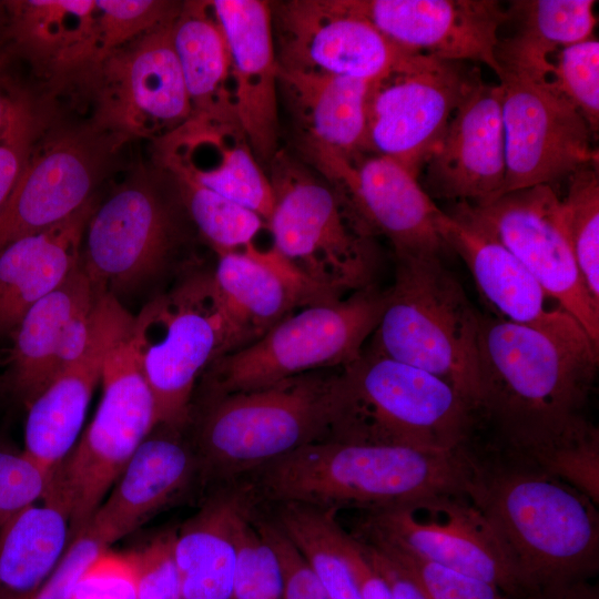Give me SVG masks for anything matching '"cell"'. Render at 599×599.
Returning <instances> with one entry per match:
<instances>
[{
	"mask_svg": "<svg viewBox=\"0 0 599 599\" xmlns=\"http://www.w3.org/2000/svg\"><path fill=\"white\" fill-rule=\"evenodd\" d=\"M173 540L174 532H167L144 548L132 551L136 569L138 599H181Z\"/></svg>",
	"mask_w": 599,
	"mask_h": 599,
	"instance_id": "7dc6e473",
	"label": "cell"
},
{
	"mask_svg": "<svg viewBox=\"0 0 599 599\" xmlns=\"http://www.w3.org/2000/svg\"><path fill=\"white\" fill-rule=\"evenodd\" d=\"M183 432L159 424L83 528L110 546L173 499L199 471L194 446Z\"/></svg>",
	"mask_w": 599,
	"mask_h": 599,
	"instance_id": "83f0119b",
	"label": "cell"
},
{
	"mask_svg": "<svg viewBox=\"0 0 599 599\" xmlns=\"http://www.w3.org/2000/svg\"><path fill=\"white\" fill-rule=\"evenodd\" d=\"M190 227L175 182L166 187L134 177L97 204L84 232L82 267L98 295L110 294L125 307L130 300L151 298L196 266Z\"/></svg>",
	"mask_w": 599,
	"mask_h": 599,
	"instance_id": "5b68a950",
	"label": "cell"
},
{
	"mask_svg": "<svg viewBox=\"0 0 599 599\" xmlns=\"http://www.w3.org/2000/svg\"><path fill=\"white\" fill-rule=\"evenodd\" d=\"M98 57L104 58L124 42L171 22L182 4L154 0H97Z\"/></svg>",
	"mask_w": 599,
	"mask_h": 599,
	"instance_id": "7bdbcfd3",
	"label": "cell"
},
{
	"mask_svg": "<svg viewBox=\"0 0 599 599\" xmlns=\"http://www.w3.org/2000/svg\"><path fill=\"white\" fill-rule=\"evenodd\" d=\"M355 537L390 558L426 599H509L493 583L419 558L390 544Z\"/></svg>",
	"mask_w": 599,
	"mask_h": 599,
	"instance_id": "b9f144b4",
	"label": "cell"
},
{
	"mask_svg": "<svg viewBox=\"0 0 599 599\" xmlns=\"http://www.w3.org/2000/svg\"><path fill=\"white\" fill-rule=\"evenodd\" d=\"M403 49L481 62L497 75L498 31L509 13L495 0H342Z\"/></svg>",
	"mask_w": 599,
	"mask_h": 599,
	"instance_id": "ac0fdd59",
	"label": "cell"
},
{
	"mask_svg": "<svg viewBox=\"0 0 599 599\" xmlns=\"http://www.w3.org/2000/svg\"><path fill=\"white\" fill-rule=\"evenodd\" d=\"M278 69L373 81L407 51L342 0L271 2Z\"/></svg>",
	"mask_w": 599,
	"mask_h": 599,
	"instance_id": "2e32d148",
	"label": "cell"
},
{
	"mask_svg": "<svg viewBox=\"0 0 599 599\" xmlns=\"http://www.w3.org/2000/svg\"><path fill=\"white\" fill-rule=\"evenodd\" d=\"M99 296L80 264L20 321L11 336L8 384L26 407L84 352Z\"/></svg>",
	"mask_w": 599,
	"mask_h": 599,
	"instance_id": "603a6c76",
	"label": "cell"
},
{
	"mask_svg": "<svg viewBox=\"0 0 599 599\" xmlns=\"http://www.w3.org/2000/svg\"><path fill=\"white\" fill-rule=\"evenodd\" d=\"M165 138L173 176L234 201L267 223L274 206L271 182L238 123L191 118Z\"/></svg>",
	"mask_w": 599,
	"mask_h": 599,
	"instance_id": "4316f807",
	"label": "cell"
},
{
	"mask_svg": "<svg viewBox=\"0 0 599 599\" xmlns=\"http://www.w3.org/2000/svg\"><path fill=\"white\" fill-rule=\"evenodd\" d=\"M211 4L230 53L238 123L257 162H271L280 134L271 2L214 0Z\"/></svg>",
	"mask_w": 599,
	"mask_h": 599,
	"instance_id": "cb8c5ba5",
	"label": "cell"
},
{
	"mask_svg": "<svg viewBox=\"0 0 599 599\" xmlns=\"http://www.w3.org/2000/svg\"><path fill=\"white\" fill-rule=\"evenodd\" d=\"M106 548L109 546L87 528L79 530L33 599H72L77 581L84 568Z\"/></svg>",
	"mask_w": 599,
	"mask_h": 599,
	"instance_id": "681fc988",
	"label": "cell"
},
{
	"mask_svg": "<svg viewBox=\"0 0 599 599\" xmlns=\"http://www.w3.org/2000/svg\"><path fill=\"white\" fill-rule=\"evenodd\" d=\"M500 448L599 504V432L585 416L561 428L501 444Z\"/></svg>",
	"mask_w": 599,
	"mask_h": 599,
	"instance_id": "e575fe53",
	"label": "cell"
},
{
	"mask_svg": "<svg viewBox=\"0 0 599 599\" xmlns=\"http://www.w3.org/2000/svg\"><path fill=\"white\" fill-rule=\"evenodd\" d=\"M133 316L112 295H100L84 352L27 407L23 451L51 475L75 446L105 355Z\"/></svg>",
	"mask_w": 599,
	"mask_h": 599,
	"instance_id": "44dd1931",
	"label": "cell"
},
{
	"mask_svg": "<svg viewBox=\"0 0 599 599\" xmlns=\"http://www.w3.org/2000/svg\"><path fill=\"white\" fill-rule=\"evenodd\" d=\"M13 32L19 43L38 54H57L60 60L75 59L92 49L65 34L62 28L73 29L70 22L95 14L91 0H29L11 2Z\"/></svg>",
	"mask_w": 599,
	"mask_h": 599,
	"instance_id": "8d00e7d4",
	"label": "cell"
},
{
	"mask_svg": "<svg viewBox=\"0 0 599 599\" xmlns=\"http://www.w3.org/2000/svg\"><path fill=\"white\" fill-rule=\"evenodd\" d=\"M252 520L261 536L275 551L283 576L284 599H331L317 576L273 518L256 510Z\"/></svg>",
	"mask_w": 599,
	"mask_h": 599,
	"instance_id": "f6af8a7d",
	"label": "cell"
},
{
	"mask_svg": "<svg viewBox=\"0 0 599 599\" xmlns=\"http://www.w3.org/2000/svg\"><path fill=\"white\" fill-rule=\"evenodd\" d=\"M436 227L445 246L463 258L478 291L498 311V317L548 332L583 331L560 307L550 309L548 295L522 263L460 210H440Z\"/></svg>",
	"mask_w": 599,
	"mask_h": 599,
	"instance_id": "d4e9b609",
	"label": "cell"
},
{
	"mask_svg": "<svg viewBox=\"0 0 599 599\" xmlns=\"http://www.w3.org/2000/svg\"><path fill=\"white\" fill-rule=\"evenodd\" d=\"M364 514L355 536L390 544L493 583L509 599L521 590L501 541L466 491L440 493Z\"/></svg>",
	"mask_w": 599,
	"mask_h": 599,
	"instance_id": "4fadbf2b",
	"label": "cell"
},
{
	"mask_svg": "<svg viewBox=\"0 0 599 599\" xmlns=\"http://www.w3.org/2000/svg\"><path fill=\"white\" fill-rule=\"evenodd\" d=\"M51 476L23 450L0 448V532L22 510L43 498Z\"/></svg>",
	"mask_w": 599,
	"mask_h": 599,
	"instance_id": "ee69618b",
	"label": "cell"
},
{
	"mask_svg": "<svg viewBox=\"0 0 599 599\" xmlns=\"http://www.w3.org/2000/svg\"><path fill=\"white\" fill-rule=\"evenodd\" d=\"M471 470L468 445L430 450L323 440L302 446L244 477L258 499L337 512L343 508L369 511L440 493L466 491Z\"/></svg>",
	"mask_w": 599,
	"mask_h": 599,
	"instance_id": "7a4b0ae2",
	"label": "cell"
},
{
	"mask_svg": "<svg viewBox=\"0 0 599 599\" xmlns=\"http://www.w3.org/2000/svg\"><path fill=\"white\" fill-rule=\"evenodd\" d=\"M277 80L308 160H351L364 153L370 81L281 69Z\"/></svg>",
	"mask_w": 599,
	"mask_h": 599,
	"instance_id": "f1b7e54d",
	"label": "cell"
},
{
	"mask_svg": "<svg viewBox=\"0 0 599 599\" xmlns=\"http://www.w3.org/2000/svg\"><path fill=\"white\" fill-rule=\"evenodd\" d=\"M268 176L273 248L298 273L339 297L375 286L374 231L335 185L277 151Z\"/></svg>",
	"mask_w": 599,
	"mask_h": 599,
	"instance_id": "ba28073f",
	"label": "cell"
},
{
	"mask_svg": "<svg viewBox=\"0 0 599 599\" xmlns=\"http://www.w3.org/2000/svg\"><path fill=\"white\" fill-rule=\"evenodd\" d=\"M173 20L108 55L101 125L120 134L166 136L191 119Z\"/></svg>",
	"mask_w": 599,
	"mask_h": 599,
	"instance_id": "ffe728a7",
	"label": "cell"
},
{
	"mask_svg": "<svg viewBox=\"0 0 599 599\" xmlns=\"http://www.w3.org/2000/svg\"><path fill=\"white\" fill-rule=\"evenodd\" d=\"M173 180L195 230L216 254L254 244L266 223L260 215L190 180Z\"/></svg>",
	"mask_w": 599,
	"mask_h": 599,
	"instance_id": "f35d334b",
	"label": "cell"
},
{
	"mask_svg": "<svg viewBox=\"0 0 599 599\" xmlns=\"http://www.w3.org/2000/svg\"><path fill=\"white\" fill-rule=\"evenodd\" d=\"M225 485L174 532L181 599H233V520L254 489L245 479Z\"/></svg>",
	"mask_w": 599,
	"mask_h": 599,
	"instance_id": "4dcf8cb0",
	"label": "cell"
},
{
	"mask_svg": "<svg viewBox=\"0 0 599 599\" xmlns=\"http://www.w3.org/2000/svg\"><path fill=\"white\" fill-rule=\"evenodd\" d=\"M512 599H599V590L589 580H567L525 588Z\"/></svg>",
	"mask_w": 599,
	"mask_h": 599,
	"instance_id": "f5cc1de1",
	"label": "cell"
},
{
	"mask_svg": "<svg viewBox=\"0 0 599 599\" xmlns=\"http://www.w3.org/2000/svg\"><path fill=\"white\" fill-rule=\"evenodd\" d=\"M480 80L468 62L407 51L369 82L364 153L392 159L418 177L454 112Z\"/></svg>",
	"mask_w": 599,
	"mask_h": 599,
	"instance_id": "7c38bea8",
	"label": "cell"
},
{
	"mask_svg": "<svg viewBox=\"0 0 599 599\" xmlns=\"http://www.w3.org/2000/svg\"><path fill=\"white\" fill-rule=\"evenodd\" d=\"M273 519L304 556L331 599H362L335 539L336 511L275 504Z\"/></svg>",
	"mask_w": 599,
	"mask_h": 599,
	"instance_id": "d590c367",
	"label": "cell"
},
{
	"mask_svg": "<svg viewBox=\"0 0 599 599\" xmlns=\"http://www.w3.org/2000/svg\"><path fill=\"white\" fill-rule=\"evenodd\" d=\"M494 235L529 271L558 307L573 317L599 345V304L589 295L551 185L505 193L491 202L456 206Z\"/></svg>",
	"mask_w": 599,
	"mask_h": 599,
	"instance_id": "9a60e30c",
	"label": "cell"
},
{
	"mask_svg": "<svg viewBox=\"0 0 599 599\" xmlns=\"http://www.w3.org/2000/svg\"><path fill=\"white\" fill-rule=\"evenodd\" d=\"M34 136V120L29 110L18 102L0 133V211L30 159Z\"/></svg>",
	"mask_w": 599,
	"mask_h": 599,
	"instance_id": "c3c4849f",
	"label": "cell"
},
{
	"mask_svg": "<svg viewBox=\"0 0 599 599\" xmlns=\"http://www.w3.org/2000/svg\"><path fill=\"white\" fill-rule=\"evenodd\" d=\"M506 177L502 194L551 183L598 162L587 121L547 75L500 68Z\"/></svg>",
	"mask_w": 599,
	"mask_h": 599,
	"instance_id": "5bb4252c",
	"label": "cell"
},
{
	"mask_svg": "<svg viewBox=\"0 0 599 599\" xmlns=\"http://www.w3.org/2000/svg\"><path fill=\"white\" fill-rule=\"evenodd\" d=\"M172 42L191 118L238 123L230 53L211 1L182 4L172 22Z\"/></svg>",
	"mask_w": 599,
	"mask_h": 599,
	"instance_id": "1f68e13d",
	"label": "cell"
},
{
	"mask_svg": "<svg viewBox=\"0 0 599 599\" xmlns=\"http://www.w3.org/2000/svg\"><path fill=\"white\" fill-rule=\"evenodd\" d=\"M257 501L254 493L238 508L233 520V599H284L283 576L277 556L252 520Z\"/></svg>",
	"mask_w": 599,
	"mask_h": 599,
	"instance_id": "ab89813d",
	"label": "cell"
},
{
	"mask_svg": "<svg viewBox=\"0 0 599 599\" xmlns=\"http://www.w3.org/2000/svg\"><path fill=\"white\" fill-rule=\"evenodd\" d=\"M335 369L211 396L192 441L199 471L227 484L302 446L329 440Z\"/></svg>",
	"mask_w": 599,
	"mask_h": 599,
	"instance_id": "52a82bcc",
	"label": "cell"
},
{
	"mask_svg": "<svg viewBox=\"0 0 599 599\" xmlns=\"http://www.w3.org/2000/svg\"><path fill=\"white\" fill-rule=\"evenodd\" d=\"M97 204L92 199L60 223L0 248V339L11 338L26 313L79 267Z\"/></svg>",
	"mask_w": 599,
	"mask_h": 599,
	"instance_id": "f546056e",
	"label": "cell"
},
{
	"mask_svg": "<svg viewBox=\"0 0 599 599\" xmlns=\"http://www.w3.org/2000/svg\"><path fill=\"white\" fill-rule=\"evenodd\" d=\"M598 351L582 329L556 333L479 315L477 415L502 444L566 426L583 416Z\"/></svg>",
	"mask_w": 599,
	"mask_h": 599,
	"instance_id": "3957f363",
	"label": "cell"
},
{
	"mask_svg": "<svg viewBox=\"0 0 599 599\" xmlns=\"http://www.w3.org/2000/svg\"><path fill=\"white\" fill-rule=\"evenodd\" d=\"M560 199L564 227L583 284L599 304V173L598 162L586 164L569 176Z\"/></svg>",
	"mask_w": 599,
	"mask_h": 599,
	"instance_id": "74e56055",
	"label": "cell"
},
{
	"mask_svg": "<svg viewBox=\"0 0 599 599\" xmlns=\"http://www.w3.org/2000/svg\"><path fill=\"white\" fill-rule=\"evenodd\" d=\"M112 140L101 130L68 134L30 158L0 211V248L60 223L94 199Z\"/></svg>",
	"mask_w": 599,
	"mask_h": 599,
	"instance_id": "d6986e66",
	"label": "cell"
},
{
	"mask_svg": "<svg viewBox=\"0 0 599 599\" xmlns=\"http://www.w3.org/2000/svg\"><path fill=\"white\" fill-rule=\"evenodd\" d=\"M335 539L362 599H394L383 577L367 559L359 540L338 524Z\"/></svg>",
	"mask_w": 599,
	"mask_h": 599,
	"instance_id": "f907efd6",
	"label": "cell"
},
{
	"mask_svg": "<svg viewBox=\"0 0 599 599\" xmlns=\"http://www.w3.org/2000/svg\"><path fill=\"white\" fill-rule=\"evenodd\" d=\"M384 303L385 291L375 285L297 309L256 341L215 359L203 374L210 395L260 389L349 364L375 331Z\"/></svg>",
	"mask_w": 599,
	"mask_h": 599,
	"instance_id": "30bf717a",
	"label": "cell"
},
{
	"mask_svg": "<svg viewBox=\"0 0 599 599\" xmlns=\"http://www.w3.org/2000/svg\"><path fill=\"white\" fill-rule=\"evenodd\" d=\"M71 539L70 515L50 496L17 515L0 532V599H33Z\"/></svg>",
	"mask_w": 599,
	"mask_h": 599,
	"instance_id": "d6a6232c",
	"label": "cell"
},
{
	"mask_svg": "<svg viewBox=\"0 0 599 599\" xmlns=\"http://www.w3.org/2000/svg\"><path fill=\"white\" fill-rule=\"evenodd\" d=\"M359 542L370 565L386 581L394 599H426L390 558L374 546L362 540Z\"/></svg>",
	"mask_w": 599,
	"mask_h": 599,
	"instance_id": "816d5d0a",
	"label": "cell"
},
{
	"mask_svg": "<svg viewBox=\"0 0 599 599\" xmlns=\"http://www.w3.org/2000/svg\"><path fill=\"white\" fill-rule=\"evenodd\" d=\"M131 339L159 424L176 429L191 423L197 379L215 359L242 346L212 271L199 266L144 303L133 316Z\"/></svg>",
	"mask_w": 599,
	"mask_h": 599,
	"instance_id": "9c48e42d",
	"label": "cell"
},
{
	"mask_svg": "<svg viewBox=\"0 0 599 599\" xmlns=\"http://www.w3.org/2000/svg\"><path fill=\"white\" fill-rule=\"evenodd\" d=\"M395 260V280L367 346L440 378L477 416L479 314L440 255Z\"/></svg>",
	"mask_w": 599,
	"mask_h": 599,
	"instance_id": "8992f818",
	"label": "cell"
},
{
	"mask_svg": "<svg viewBox=\"0 0 599 599\" xmlns=\"http://www.w3.org/2000/svg\"><path fill=\"white\" fill-rule=\"evenodd\" d=\"M17 103L10 102L6 97L0 93V133L6 128L10 118L12 116Z\"/></svg>",
	"mask_w": 599,
	"mask_h": 599,
	"instance_id": "db71d44e",
	"label": "cell"
},
{
	"mask_svg": "<svg viewBox=\"0 0 599 599\" xmlns=\"http://www.w3.org/2000/svg\"><path fill=\"white\" fill-rule=\"evenodd\" d=\"M497 451L491 456L471 451L466 493L501 541L521 590L595 576L599 569L597 505L520 457L502 448Z\"/></svg>",
	"mask_w": 599,
	"mask_h": 599,
	"instance_id": "6da1fadb",
	"label": "cell"
},
{
	"mask_svg": "<svg viewBox=\"0 0 599 599\" xmlns=\"http://www.w3.org/2000/svg\"><path fill=\"white\" fill-rule=\"evenodd\" d=\"M213 283L242 346L308 305L339 298L298 273L273 247L217 254Z\"/></svg>",
	"mask_w": 599,
	"mask_h": 599,
	"instance_id": "484cf974",
	"label": "cell"
},
{
	"mask_svg": "<svg viewBox=\"0 0 599 599\" xmlns=\"http://www.w3.org/2000/svg\"><path fill=\"white\" fill-rule=\"evenodd\" d=\"M550 59L547 78L587 121L599 128V42L593 37L561 48Z\"/></svg>",
	"mask_w": 599,
	"mask_h": 599,
	"instance_id": "60d3db41",
	"label": "cell"
},
{
	"mask_svg": "<svg viewBox=\"0 0 599 599\" xmlns=\"http://www.w3.org/2000/svg\"><path fill=\"white\" fill-rule=\"evenodd\" d=\"M423 170L430 197L479 205L501 195L506 159L499 84L481 79L469 91Z\"/></svg>",
	"mask_w": 599,
	"mask_h": 599,
	"instance_id": "7402d4cb",
	"label": "cell"
},
{
	"mask_svg": "<svg viewBox=\"0 0 599 599\" xmlns=\"http://www.w3.org/2000/svg\"><path fill=\"white\" fill-rule=\"evenodd\" d=\"M593 0H519L508 10L517 30L499 40L496 59L500 68L548 75L550 58L564 47L592 37Z\"/></svg>",
	"mask_w": 599,
	"mask_h": 599,
	"instance_id": "836d02e7",
	"label": "cell"
},
{
	"mask_svg": "<svg viewBox=\"0 0 599 599\" xmlns=\"http://www.w3.org/2000/svg\"><path fill=\"white\" fill-rule=\"evenodd\" d=\"M339 189L374 231L384 235L395 258L440 255L446 247L436 227L440 209L403 165L380 155L311 160Z\"/></svg>",
	"mask_w": 599,
	"mask_h": 599,
	"instance_id": "e0dca14e",
	"label": "cell"
},
{
	"mask_svg": "<svg viewBox=\"0 0 599 599\" xmlns=\"http://www.w3.org/2000/svg\"><path fill=\"white\" fill-rule=\"evenodd\" d=\"M72 599H138L133 552L101 551L80 575Z\"/></svg>",
	"mask_w": 599,
	"mask_h": 599,
	"instance_id": "bcb514c9",
	"label": "cell"
},
{
	"mask_svg": "<svg viewBox=\"0 0 599 599\" xmlns=\"http://www.w3.org/2000/svg\"><path fill=\"white\" fill-rule=\"evenodd\" d=\"M131 329L132 325L106 353L95 415L52 473L45 493L68 510L72 538L88 524L134 451L159 425L155 400Z\"/></svg>",
	"mask_w": 599,
	"mask_h": 599,
	"instance_id": "8fae6325",
	"label": "cell"
},
{
	"mask_svg": "<svg viewBox=\"0 0 599 599\" xmlns=\"http://www.w3.org/2000/svg\"><path fill=\"white\" fill-rule=\"evenodd\" d=\"M329 440L453 450L469 444L470 405L447 383L364 346L333 376Z\"/></svg>",
	"mask_w": 599,
	"mask_h": 599,
	"instance_id": "277c9868",
	"label": "cell"
}]
</instances>
